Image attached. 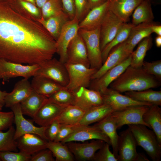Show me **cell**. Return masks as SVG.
<instances>
[{"label":"cell","instance_id":"obj_18","mask_svg":"<svg viewBox=\"0 0 161 161\" xmlns=\"http://www.w3.org/2000/svg\"><path fill=\"white\" fill-rule=\"evenodd\" d=\"M73 92L74 105L85 112L93 106L103 103L101 93L99 91L81 87Z\"/></svg>","mask_w":161,"mask_h":161},{"label":"cell","instance_id":"obj_1","mask_svg":"<svg viewBox=\"0 0 161 161\" xmlns=\"http://www.w3.org/2000/svg\"><path fill=\"white\" fill-rule=\"evenodd\" d=\"M55 53L56 41L40 22L0 0V58L38 64Z\"/></svg>","mask_w":161,"mask_h":161},{"label":"cell","instance_id":"obj_7","mask_svg":"<svg viewBox=\"0 0 161 161\" xmlns=\"http://www.w3.org/2000/svg\"><path fill=\"white\" fill-rule=\"evenodd\" d=\"M65 64L69 79L66 87L72 91L81 87L88 88L92 76L97 70L81 64L66 63Z\"/></svg>","mask_w":161,"mask_h":161},{"label":"cell","instance_id":"obj_42","mask_svg":"<svg viewBox=\"0 0 161 161\" xmlns=\"http://www.w3.org/2000/svg\"><path fill=\"white\" fill-rule=\"evenodd\" d=\"M31 157L21 151L0 152V159L2 161H30Z\"/></svg>","mask_w":161,"mask_h":161},{"label":"cell","instance_id":"obj_57","mask_svg":"<svg viewBox=\"0 0 161 161\" xmlns=\"http://www.w3.org/2000/svg\"><path fill=\"white\" fill-rule=\"evenodd\" d=\"M3 106L0 104V111H1Z\"/></svg>","mask_w":161,"mask_h":161},{"label":"cell","instance_id":"obj_49","mask_svg":"<svg viewBox=\"0 0 161 161\" xmlns=\"http://www.w3.org/2000/svg\"><path fill=\"white\" fill-rule=\"evenodd\" d=\"M61 124L57 119L52 122L48 126L46 131V134L48 140L53 141L58 131Z\"/></svg>","mask_w":161,"mask_h":161},{"label":"cell","instance_id":"obj_11","mask_svg":"<svg viewBox=\"0 0 161 161\" xmlns=\"http://www.w3.org/2000/svg\"><path fill=\"white\" fill-rule=\"evenodd\" d=\"M79 22L75 17L68 21L63 26L56 41V53L59 56V60L63 63H65L66 61L68 46L72 40L78 33Z\"/></svg>","mask_w":161,"mask_h":161},{"label":"cell","instance_id":"obj_54","mask_svg":"<svg viewBox=\"0 0 161 161\" xmlns=\"http://www.w3.org/2000/svg\"><path fill=\"white\" fill-rule=\"evenodd\" d=\"M36 6L41 9L44 4L49 0H35Z\"/></svg>","mask_w":161,"mask_h":161},{"label":"cell","instance_id":"obj_19","mask_svg":"<svg viewBox=\"0 0 161 161\" xmlns=\"http://www.w3.org/2000/svg\"><path fill=\"white\" fill-rule=\"evenodd\" d=\"M64 108L49 101L47 98L33 118V120L41 126H48L58 119Z\"/></svg>","mask_w":161,"mask_h":161},{"label":"cell","instance_id":"obj_38","mask_svg":"<svg viewBox=\"0 0 161 161\" xmlns=\"http://www.w3.org/2000/svg\"><path fill=\"white\" fill-rule=\"evenodd\" d=\"M47 148L51 151L56 161H73L75 159L67 145L61 142L49 140Z\"/></svg>","mask_w":161,"mask_h":161},{"label":"cell","instance_id":"obj_23","mask_svg":"<svg viewBox=\"0 0 161 161\" xmlns=\"http://www.w3.org/2000/svg\"><path fill=\"white\" fill-rule=\"evenodd\" d=\"M32 90L28 79L24 78L19 80L15 84L12 91L7 93L4 99V106L10 108L20 103L30 95Z\"/></svg>","mask_w":161,"mask_h":161},{"label":"cell","instance_id":"obj_56","mask_svg":"<svg viewBox=\"0 0 161 161\" xmlns=\"http://www.w3.org/2000/svg\"><path fill=\"white\" fill-rule=\"evenodd\" d=\"M24 0L29 2H31L33 4L35 5H36L35 0Z\"/></svg>","mask_w":161,"mask_h":161},{"label":"cell","instance_id":"obj_26","mask_svg":"<svg viewBox=\"0 0 161 161\" xmlns=\"http://www.w3.org/2000/svg\"><path fill=\"white\" fill-rule=\"evenodd\" d=\"M94 125L99 129L109 138L113 153L117 159L119 135L117 132L116 125L110 114Z\"/></svg>","mask_w":161,"mask_h":161},{"label":"cell","instance_id":"obj_13","mask_svg":"<svg viewBox=\"0 0 161 161\" xmlns=\"http://www.w3.org/2000/svg\"><path fill=\"white\" fill-rule=\"evenodd\" d=\"M93 140H101L110 145L109 138L96 126L78 124L74 126L72 132L61 142L63 144L70 142H83Z\"/></svg>","mask_w":161,"mask_h":161},{"label":"cell","instance_id":"obj_51","mask_svg":"<svg viewBox=\"0 0 161 161\" xmlns=\"http://www.w3.org/2000/svg\"><path fill=\"white\" fill-rule=\"evenodd\" d=\"M107 1L108 0H88L90 10L102 5Z\"/></svg>","mask_w":161,"mask_h":161},{"label":"cell","instance_id":"obj_53","mask_svg":"<svg viewBox=\"0 0 161 161\" xmlns=\"http://www.w3.org/2000/svg\"><path fill=\"white\" fill-rule=\"evenodd\" d=\"M7 93L6 91H2L0 90V104L3 106L4 105L5 97Z\"/></svg>","mask_w":161,"mask_h":161},{"label":"cell","instance_id":"obj_60","mask_svg":"<svg viewBox=\"0 0 161 161\" xmlns=\"http://www.w3.org/2000/svg\"><path fill=\"white\" fill-rule=\"evenodd\" d=\"M0 0L4 1V0Z\"/></svg>","mask_w":161,"mask_h":161},{"label":"cell","instance_id":"obj_31","mask_svg":"<svg viewBox=\"0 0 161 161\" xmlns=\"http://www.w3.org/2000/svg\"><path fill=\"white\" fill-rule=\"evenodd\" d=\"M47 98L33 89L30 95L20 103L23 115L33 118Z\"/></svg>","mask_w":161,"mask_h":161},{"label":"cell","instance_id":"obj_28","mask_svg":"<svg viewBox=\"0 0 161 161\" xmlns=\"http://www.w3.org/2000/svg\"><path fill=\"white\" fill-rule=\"evenodd\" d=\"M31 84L34 91L47 98L64 87L51 80L38 76L33 77Z\"/></svg>","mask_w":161,"mask_h":161},{"label":"cell","instance_id":"obj_24","mask_svg":"<svg viewBox=\"0 0 161 161\" xmlns=\"http://www.w3.org/2000/svg\"><path fill=\"white\" fill-rule=\"evenodd\" d=\"M125 41L112 49L101 66L92 76L91 80L99 78L128 57L125 52Z\"/></svg>","mask_w":161,"mask_h":161},{"label":"cell","instance_id":"obj_16","mask_svg":"<svg viewBox=\"0 0 161 161\" xmlns=\"http://www.w3.org/2000/svg\"><path fill=\"white\" fill-rule=\"evenodd\" d=\"M123 22L109 10L100 26V41L101 51L113 39Z\"/></svg>","mask_w":161,"mask_h":161},{"label":"cell","instance_id":"obj_47","mask_svg":"<svg viewBox=\"0 0 161 161\" xmlns=\"http://www.w3.org/2000/svg\"><path fill=\"white\" fill-rule=\"evenodd\" d=\"M51 151L48 148L43 149L31 156L30 161H54Z\"/></svg>","mask_w":161,"mask_h":161},{"label":"cell","instance_id":"obj_58","mask_svg":"<svg viewBox=\"0 0 161 161\" xmlns=\"http://www.w3.org/2000/svg\"><path fill=\"white\" fill-rule=\"evenodd\" d=\"M145 0L148 1H150V2H151V1H152V0Z\"/></svg>","mask_w":161,"mask_h":161},{"label":"cell","instance_id":"obj_22","mask_svg":"<svg viewBox=\"0 0 161 161\" xmlns=\"http://www.w3.org/2000/svg\"><path fill=\"white\" fill-rule=\"evenodd\" d=\"M110 1L108 0L102 5L90 10L79 23V29L90 30L100 27L109 10Z\"/></svg>","mask_w":161,"mask_h":161},{"label":"cell","instance_id":"obj_10","mask_svg":"<svg viewBox=\"0 0 161 161\" xmlns=\"http://www.w3.org/2000/svg\"><path fill=\"white\" fill-rule=\"evenodd\" d=\"M10 108L14 113V122L16 125L15 139L16 140L25 134L30 133L37 135L49 141L46 134V131L48 126L37 127L31 121L25 118L22 113L20 103L15 105Z\"/></svg>","mask_w":161,"mask_h":161},{"label":"cell","instance_id":"obj_8","mask_svg":"<svg viewBox=\"0 0 161 161\" xmlns=\"http://www.w3.org/2000/svg\"><path fill=\"white\" fill-rule=\"evenodd\" d=\"M149 106L146 105L131 106L120 110L113 111L110 115L114 122L117 129L124 125L129 124H142L149 127L143 120V116Z\"/></svg>","mask_w":161,"mask_h":161},{"label":"cell","instance_id":"obj_35","mask_svg":"<svg viewBox=\"0 0 161 161\" xmlns=\"http://www.w3.org/2000/svg\"><path fill=\"white\" fill-rule=\"evenodd\" d=\"M135 25L132 23H124L112 41L102 50L103 64L112 49L118 44L125 41L128 38L131 30Z\"/></svg>","mask_w":161,"mask_h":161},{"label":"cell","instance_id":"obj_33","mask_svg":"<svg viewBox=\"0 0 161 161\" xmlns=\"http://www.w3.org/2000/svg\"><path fill=\"white\" fill-rule=\"evenodd\" d=\"M125 95L133 99L152 105L161 106V91H154L151 89L140 91H131L124 92Z\"/></svg>","mask_w":161,"mask_h":161},{"label":"cell","instance_id":"obj_48","mask_svg":"<svg viewBox=\"0 0 161 161\" xmlns=\"http://www.w3.org/2000/svg\"><path fill=\"white\" fill-rule=\"evenodd\" d=\"M74 126L61 124L58 133L53 141L61 142L72 132Z\"/></svg>","mask_w":161,"mask_h":161},{"label":"cell","instance_id":"obj_27","mask_svg":"<svg viewBox=\"0 0 161 161\" xmlns=\"http://www.w3.org/2000/svg\"><path fill=\"white\" fill-rule=\"evenodd\" d=\"M70 19L64 11L47 19L38 20L56 41L64 25Z\"/></svg>","mask_w":161,"mask_h":161},{"label":"cell","instance_id":"obj_36","mask_svg":"<svg viewBox=\"0 0 161 161\" xmlns=\"http://www.w3.org/2000/svg\"><path fill=\"white\" fill-rule=\"evenodd\" d=\"M19 12L38 21L42 18L41 10L36 5L24 0H5Z\"/></svg>","mask_w":161,"mask_h":161},{"label":"cell","instance_id":"obj_46","mask_svg":"<svg viewBox=\"0 0 161 161\" xmlns=\"http://www.w3.org/2000/svg\"><path fill=\"white\" fill-rule=\"evenodd\" d=\"M14 121V114L12 111L2 112L0 111V131L9 129Z\"/></svg>","mask_w":161,"mask_h":161},{"label":"cell","instance_id":"obj_37","mask_svg":"<svg viewBox=\"0 0 161 161\" xmlns=\"http://www.w3.org/2000/svg\"><path fill=\"white\" fill-rule=\"evenodd\" d=\"M138 44L136 49L131 54L130 66L135 68L142 66L146 52L151 47L152 39L150 36L144 38Z\"/></svg>","mask_w":161,"mask_h":161},{"label":"cell","instance_id":"obj_4","mask_svg":"<svg viewBox=\"0 0 161 161\" xmlns=\"http://www.w3.org/2000/svg\"><path fill=\"white\" fill-rule=\"evenodd\" d=\"M100 27L90 30L79 29L78 32L85 44L90 67L97 70L103 64L100 47Z\"/></svg>","mask_w":161,"mask_h":161},{"label":"cell","instance_id":"obj_25","mask_svg":"<svg viewBox=\"0 0 161 161\" xmlns=\"http://www.w3.org/2000/svg\"><path fill=\"white\" fill-rule=\"evenodd\" d=\"M143 0H113L110 2L109 10L124 23L128 21L136 7Z\"/></svg>","mask_w":161,"mask_h":161},{"label":"cell","instance_id":"obj_14","mask_svg":"<svg viewBox=\"0 0 161 161\" xmlns=\"http://www.w3.org/2000/svg\"><path fill=\"white\" fill-rule=\"evenodd\" d=\"M131 60V54L121 63L108 70L99 78L92 80L88 88L100 92H103L130 65Z\"/></svg>","mask_w":161,"mask_h":161},{"label":"cell","instance_id":"obj_52","mask_svg":"<svg viewBox=\"0 0 161 161\" xmlns=\"http://www.w3.org/2000/svg\"><path fill=\"white\" fill-rule=\"evenodd\" d=\"M152 32H154L158 35L161 36V25L156 24H155L151 27Z\"/></svg>","mask_w":161,"mask_h":161},{"label":"cell","instance_id":"obj_34","mask_svg":"<svg viewBox=\"0 0 161 161\" xmlns=\"http://www.w3.org/2000/svg\"><path fill=\"white\" fill-rule=\"evenodd\" d=\"M85 112L75 105H69L64 108L57 119L61 124L74 126L78 124Z\"/></svg>","mask_w":161,"mask_h":161},{"label":"cell","instance_id":"obj_17","mask_svg":"<svg viewBox=\"0 0 161 161\" xmlns=\"http://www.w3.org/2000/svg\"><path fill=\"white\" fill-rule=\"evenodd\" d=\"M66 63L81 64L90 67L86 45L78 32L72 40L68 46Z\"/></svg>","mask_w":161,"mask_h":161},{"label":"cell","instance_id":"obj_9","mask_svg":"<svg viewBox=\"0 0 161 161\" xmlns=\"http://www.w3.org/2000/svg\"><path fill=\"white\" fill-rule=\"evenodd\" d=\"M39 68V64L24 65L0 58V79L4 81L19 77L29 79Z\"/></svg>","mask_w":161,"mask_h":161},{"label":"cell","instance_id":"obj_20","mask_svg":"<svg viewBox=\"0 0 161 161\" xmlns=\"http://www.w3.org/2000/svg\"><path fill=\"white\" fill-rule=\"evenodd\" d=\"M16 140L20 151L31 156L46 148L48 141L37 135L30 133L25 134Z\"/></svg>","mask_w":161,"mask_h":161},{"label":"cell","instance_id":"obj_55","mask_svg":"<svg viewBox=\"0 0 161 161\" xmlns=\"http://www.w3.org/2000/svg\"><path fill=\"white\" fill-rule=\"evenodd\" d=\"M155 44L157 47H161V36L157 35L155 38Z\"/></svg>","mask_w":161,"mask_h":161},{"label":"cell","instance_id":"obj_6","mask_svg":"<svg viewBox=\"0 0 161 161\" xmlns=\"http://www.w3.org/2000/svg\"><path fill=\"white\" fill-rule=\"evenodd\" d=\"M137 145L135 138L129 128L121 132L119 135L118 161H149L144 154L137 152Z\"/></svg>","mask_w":161,"mask_h":161},{"label":"cell","instance_id":"obj_29","mask_svg":"<svg viewBox=\"0 0 161 161\" xmlns=\"http://www.w3.org/2000/svg\"><path fill=\"white\" fill-rule=\"evenodd\" d=\"M113 111L110 107L104 103L93 106L85 111L82 118L78 124L87 126L97 123Z\"/></svg>","mask_w":161,"mask_h":161},{"label":"cell","instance_id":"obj_2","mask_svg":"<svg viewBox=\"0 0 161 161\" xmlns=\"http://www.w3.org/2000/svg\"><path fill=\"white\" fill-rule=\"evenodd\" d=\"M160 85L159 80L147 73L142 67L135 68L130 65L109 87L121 93L156 88Z\"/></svg>","mask_w":161,"mask_h":161},{"label":"cell","instance_id":"obj_32","mask_svg":"<svg viewBox=\"0 0 161 161\" xmlns=\"http://www.w3.org/2000/svg\"><path fill=\"white\" fill-rule=\"evenodd\" d=\"M132 15V24L134 25L153 22L154 18L151 2L143 0L136 7Z\"/></svg>","mask_w":161,"mask_h":161},{"label":"cell","instance_id":"obj_44","mask_svg":"<svg viewBox=\"0 0 161 161\" xmlns=\"http://www.w3.org/2000/svg\"><path fill=\"white\" fill-rule=\"evenodd\" d=\"M142 67L148 74L153 75L160 81L161 79V61L158 60L149 62L144 61Z\"/></svg>","mask_w":161,"mask_h":161},{"label":"cell","instance_id":"obj_43","mask_svg":"<svg viewBox=\"0 0 161 161\" xmlns=\"http://www.w3.org/2000/svg\"><path fill=\"white\" fill-rule=\"evenodd\" d=\"M110 145L109 144L105 142L98 151L95 153L93 161H117V159L109 149Z\"/></svg>","mask_w":161,"mask_h":161},{"label":"cell","instance_id":"obj_21","mask_svg":"<svg viewBox=\"0 0 161 161\" xmlns=\"http://www.w3.org/2000/svg\"><path fill=\"white\" fill-rule=\"evenodd\" d=\"M151 23H143L135 25L131 29L129 37L125 41L124 50L128 57L132 53L136 46L144 38L149 36L152 33Z\"/></svg>","mask_w":161,"mask_h":161},{"label":"cell","instance_id":"obj_45","mask_svg":"<svg viewBox=\"0 0 161 161\" xmlns=\"http://www.w3.org/2000/svg\"><path fill=\"white\" fill-rule=\"evenodd\" d=\"M75 17L80 22L85 17L90 9L88 0H74Z\"/></svg>","mask_w":161,"mask_h":161},{"label":"cell","instance_id":"obj_15","mask_svg":"<svg viewBox=\"0 0 161 161\" xmlns=\"http://www.w3.org/2000/svg\"><path fill=\"white\" fill-rule=\"evenodd\" d=\"M105 142L101 140H93L90 142L77 143L70 142L64 144L76 159L85 161H93L95 153Z\"/></svg>","mask_w":161,"mask_h":161},{"label":"cell","instance_id":"obj_3","mask_svg":"<svg viewBox=\"0 0 161 161\" xmlns=\"http://www.w3.org/2000/svg\"><path fill=\"white\" fill-rule=\"evenodd\" d=\"M136 141L137 145L141 147L154 161H160L161 144L153 131L142 124L128 125Z\"/></svg>","mask_w":161,"mask_h":161},{"label":"cell","instance_id":"obj_5","mask_svg":"<svg viewBox=\"0 0 161 161\" xmlns=\"http://www.w3.org/2000/svg\"><path fill=\"white\" fill-rule=\"evenodd\" d=\"M38 64L39 68L34 76L48 78L64 87L67 85L69 76L65 63L52 58Z\"/></svg>","mask_w":161,"mask_h":161},{"label":"cell","instance_id":"obj_40","mask_svg":"<svg viewBox=\"0 0 161 161\" xmlns=\"http://www.w3.org/2000/svg\"><path fill=\"white\" fill-rule=\"evenodd\" d=\"M15 131L12 125L6 132L0 131V152H18L17 141L14 137Z\"/></svg>","mask_w":161,"mask_h":161},{"label":"cell","instance_id":"obj_30","mask_svg":"<svg viewBox=\"0 0 161 161\" xmlns=\"http://www.w3.org/2000/svg\"><path fill=\"white\" fill-rule=\"evenodd\" d=\"M143 119L156 134L161 144V108L159 106L152 105L143 114Z\"/></svg>","mask_w":161,"mask_h":161},{"label":"cell","instance_id":"obj_41","mask_svg":"<svg viewBox=\"0 0 161 161\" xmlns=\"http://www.w3.org/2000/svg\"><path fill=\"white\" fill-rule=\"evenodd\" d=\"M42 18L47 19L63 11L61 0H49L41 8Z\"/></svg>","mask_w":161,"mask_h":161},{"label":"cell","instance_id":"obj_39","mask_svg":"<svg viewBox=\"0 0 161 161\" xmlns=\"http://www.w3.org/2000/svg\"><path fill=\"white\" fill-rule=\"evenodd\" d=\"M47 98L49 101L64 108L74 105L73 92L66 87H63Z\"/></svg>","mask_w":161,"mask_h":161},{"label":"cell","instance_id":"obj_59","mask_svg":"<svg viewBox=\"0 0 161 161\" xmlns=\"http://www.w3.org/2000/svg\"><path fill=\"white\" fill-rule=\"evenodd\" d=\"M108 0L110 2H111L112 1H113V0Z\"/></svg>","mask_w":161,"mask_h":161},{"label":"cell","instance_id":"obj_12","mask_svg":"<svg viewBox=\"0 0 161 161\" xmlns=\"http://www.w3.org/2000/svg\"><path fill=\"white\" fill-rule=\"evenodd\" d=\"M100 93L103 103L110 107L113 111L120 110L132 106H150L152 105L148 103L134 100L109 87Z\"/></svg>","mask_w":161,"mask_h":161},{"label":"cell","instance_id":"obj_61","mask_svg":"<svg viewBox=\"0 0 161 161\" xmlns=\"http://www.w3.org/2000/svg\"><path fill=\"white\" fill-rule=\"evenodd\" d=\"M1 161V160H0V161Z\"/></svg>","mask_w":161,"mask_h":161},{"label":"cell","instance_id":"obj_50","mask_svg":"<svg viewBox=\"0 0 161 161\" xmlns=\"http://www.w3.org/2000/svg\"><path fill=\"white\" fill-rule=\"evenodd\" d=\"M63 11L68 15L70 20L75 16V7L74 0H61Z\"/></svg>","mask_w":161,"mask_h":161}]
</instances>
